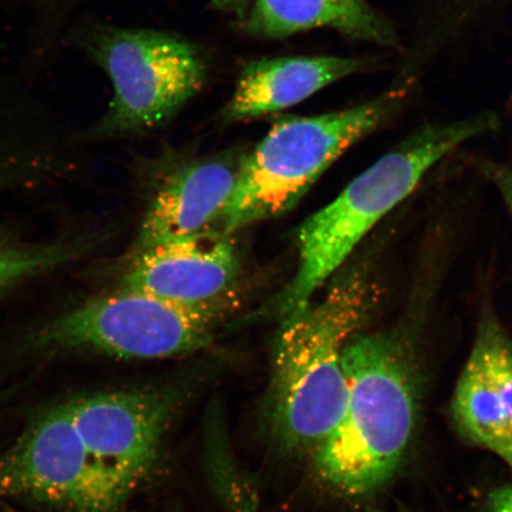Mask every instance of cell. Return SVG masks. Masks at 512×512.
Segmentation results:
<instances>
[{
	"label": "cell",
	"mask_w": 512,
	"mask_h": 512,
	"mask_svg": "<svg viewBox=\"0 0 512 512\" xmlns=\"http://www.w3.org/2000/svg\"><path fill=\"white\" fill-rule=\"evenodd\" d=\"M505 117H507L512 125V86L510 88L507 102H505Z\"/></svg>",
	"instance_id": "20"
},
{
	"label": "cell",
	"mask_w": 512,
	"mask_h": 512,
	"mask_svg": "<svg viewBox=\"0 0 512 512\" xmlns=\"http://www.w3.org/2000/svg\"><path fill=\"white\" fill-rule=\"evenodd\" d=\"M377 296L369 267L335 275L319 302L285 320L275 345L267 426L285 450L315 451L347 403L343 350L361 331Z\"/></svg>",
	"instance_id": "2"
},
{
	"label": "cell",
	"mask_w": 512,
	"mask_h": 512,
	"mask_svg": "<svg viewBox=\"0 0 512 512\" xmlns=\"http://www.w3.org/2000/svg\"><path fill=\"white\" fill-rule=\"evenodd\" d=\"M452 415L465 439L512 469V341L492 313L479 322L454 392Z\"/></svg>",
	"instance_id": "9"
},
{
	"label": "cell",
	"mask_w": 512,
	"mask_h": 512,
	"mask_svg": "<svg viewBox=\"0 0 512 512\" xmlns=\"http://www.w3.org/2000/svg\"><path fill=\"white\" fill-rule=\"evenodd\" d=\"M93 463L123 499L157 457L172 403L162 394L113 392L68 403Z\"/></svg>",
	"instance_id": "8"
},
{
	"label": "cell",
	"mask_w": 512,
	"mask_h": 512,
	"mask_svg": "<svg viewBox=\"0 0 512 512\" xmlns=\"http://www.w3.org/2000/svg\"><path fill=\"white\" fill-rule=\"evenodd\" d=\"M240 162L216 157L172 175L147 210L140 249L210 232L233 194Z\"/></svg>",
	"instance_id": "11"
},
{
	"label": "cell",
	"mask_w": 512,
	"mask_h": 512,
	"mask_svg": "<svg viewBox=\"0 0 512 512\" xmlns=\"http://www.w3.org/2000/svg\"><path fill=\"white\" fill-rule=\"evenodd\" d=\"M88 0H0V10H19L29 14L40 25H46L55 35L64 31L63 25L76 9Z\"/></svg>",
	"instance_id": "15"
},
{
	"label": "cell",
	"mask_w": 512,
	"mask_h": 512,
	"mask_svg": "<svg viewBox=\"0 0 512 512\" xmlns=\"http://www.w3.org/2000/svg\"><path fill=\"white\" fill-rule=\"evenodd\" d=\"M86 242L19 247L0 241V292L19 281L67 264L87 251Z\"/></svg>",
	"instance_id": "14"
},
{
	"label": "cell",
	"mask_w": 512,
	"mask_h": 512,
	"mask_svg": "<svg viewBox=\"0 0 512 512\" xmlns=\"http://www.w3.org/2000/svg\"><path fill=\"white\" fill-rule=\"evenodd\" d=\"M373 67L366 59L296 56L262 59L242 69L235 91L224 106L227 123L287 110L325 87Z\"/></svg>",
	"instance_id": "12"
},
{
	"label": "cell",
	"mask_w": 512,
	"mask_h": 512,
	"mask_svg": "<svg viewBox=\"0 0 512 512\" xmlns=\"http://www.w3.org/2000/svg\"><path fill=\"white\" fill-rule=\"evenodd\" d=\"M489 512H512V485L503 486L492 492L489 498Z\"/></svg>",
	"instance_id": "18"
},
{
	"label": "cell",
	"mask_w": 512,
	"mask_h": 512,
	"mask_svg": "<svg viewBox=\"0 0 512 512\" xmlns=\"http://www.w3.org/2000/svg\"><path fill=\"white\" fill-rule=\"evenodd\" d=\"M501 118L480 111L426 123L408 134L299 230V264L279 307L283 322L313 302L320 287L341 270L361 241L412 194L441 160L472 139L495 132Z\"/></svg>",
	"instance_id": "3"
},
{
	"label": "cell",
	"mask_w": 512,
	"mask_h": 512,
	"mask_svg": "<svg viewBox=\"0 0 512 512\" xmlns=\"http://www.w3.org/2000/svg\"><path fill=\"white\" fill-rule=\"evenodd\" d=\"M229 235L207 232L139 249L124 287L171 302L200 305L228 297L239 273Z\"/></svg>",
	"instance_id": "10"
},
{
	"label": "cell",
	"mask_w": 512,
	"mask_h": 512,
	"mask_svg": "<svg viewBox=\"0 0 512 512\" xmlns=\"http://www.w3.org/2000/svg\"><path fill=\"white\" fill-rule=\"evenodd\" d=\"M416 92L418 87L392 82L347 110L278 121L241 159L233 194L211 232L230 236L286 214L345 151L398 117Z\"/></svg>",
	"instance_id": "4"
},
{
	"label": "cell",
	"mask_w": 512,
	"mask_h": 512,
	"mask_svg": "<svg viewBox=\"0 0 512 512\" xmlns=\"http://www.w3.org/2000/svg\"><path fill=\"white\" fill-rule=\"evenodd\" d=\"M249 0H213L211 6L217 10L241 11Z\"/></svg>",
	"instance_id": "19"
},
{
	"label": "cell",
	"mask_w": 512,
	"mask_h": 512,
	"mask_svg": "<svg viewBox=\"0 0 512 512\" xmlns=\"http://www.w3.org/2000/svg\"><path fill=\"white\" fill-rule=\"evenodd\" d=\"M483 170L497 185V188L501 190L505 202L512 213V169L507 166L499 165L494 162H483Z\"/></svg>",
	"instance_id": "17"
},
{
	"label": "cell",
	"mask_w": 512,
	"mask_h": 512,
	"mask_svg": "<svg viewBox=\"0 0 512 512\" xmlns=\"http://www.w3.org/2000/svg\"><path fill=\"white\" fill-rule=\"evenodd\" d=\"M409 332L355 334L344 347L347 403L335 430L315 450L320 477L344 495L382 488L411 444L419 369Z\"/></svg>",
	"instance_id": "1"
},
{
	"label": "cell",
	"mask_w": 512,
	"mask_h": 512,
	"mask_svg": "<svg viewBox=\"0 0 512 512\" xmlns=\"http://www.w3.org/2000/svg\"><path fill=\"white\" fill-rule=\"evenodd\" d=\"M69 34L112 83V100L89 130L92 138L162 126L206 85L201 50L169 32L82 21Z\"/></svg>",
	"instance_id": "5"
},
{
	"label": "cell",
	"mask_w": 512,
	"mask_h": 512,
	"mask_svg": "<svg viewBox=\"0 0 512 512\" xmlns=\"http://www.w3.org/2000/svg\"><path fill=\"white\" fill-rule=\"evenodd\" d=\"M36 95L27 80L0 64V120L21 117L34 110Z\"/></svg>",
	"instance_id": "16"
},
{
	"label": "cell",
	"mask_w": 512,
	"mask_h": 512,
	"mask_svg": "<svg viewBox=\"0 0 512 512\" xmlns=\"http://www.w3.org/2000/svg\"><path fill=\"white\" fill-rule=\"evenodd\" d=\"M228 306V297L189 305L124 287L44 325L32 342L138 360L172 357L206 347Z\"/></svg>",
	"instance_id": "6"
},
{
	"label": "cell",
	"mask_w": 512,
	"mask_h": 512,
	"mask_svg": "<svg viewBox=\"0 0 512 512\" xmlns=\"http://www.w3.org/2000/svg\"><path fill=\"white\" fill-rule=\"evenodd\" d=\"M317 28L334 29L354 40L401 48L394 24L366 0H253L245 19L248 34L283 38Z\"/></svg>",
	"instance_id": "13"
},
{
	"label": "cell",
	"mask_w": 512,
	"mask_h": 512,
	"mask_svg": "<svg viewBox=\"0 0 512 512\" xmlns=\"http://www.w3.org/2000/svg\"><path fill=\"white\" fill-rule=\"evenodd\" d=\"M0 492L107 512L124 501L95 466L67 405L51 409L0 460Z\"/></svg>",
	"instance_id": "7"
}]
</instances>
